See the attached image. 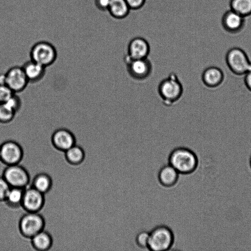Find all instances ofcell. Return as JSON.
Listing matches in <instances>:
<instances>
[{
    "instance_id": "6da1fadb",
    "label": "cell",
    "mask_w": 251,
    "mask_h": 251,
    "mask_svg": "<svg viewBox=\"0 0 251 251\" xmlns=\"http://www.w3.org/2000/svg\"><path fill=\"white\" fill-rule=\"evenodd\" d=\"M157 92L162 103L167 107H171L181 100L184 88L177 75L172 72L159 82Z\"/></svg>"
},
{
    "instance_id": "ac0fdd59",
    "label": "cell",
    "mask_w": 251,
    "mask_h": 251,
    "mask_svg": "<svg viewBox=\"0 0 251 251\" xmlns=\"http://www.w3.org/2000/svg\"><path fill=\"white\" fill-rule=\"evenodd\" d=\"M130 10L126 0H111L107 11L113 18L121 19L128 15Z\"/></svg>"
},
{
    "instance_id": "8fae6325",
    "label": "cell",
    "mask_w": 251,
    "mask_h": 251,
    "mask_svg": "<svg viewBox=\"0 0 251 251\" xmlns=\"http://www.w3.org/2000/svg\"><path fill=\"white\" fill-rule=\"evenodd\" d=\"M151 52L149 42L144 38L136 37L128 44L126 53L124 57L130 59H140L148 58Z\"/></svg>"
},
{
    "instance_id": "277c9868",
    "label": "cell",
    "mask_w": 251,
    "mask_h": 251,
    "mask_svg": "<svg viewBox=\"0 0 251 251\" xmlns=\"http://www.w3.org/2000/svg\"><path fill=\"white\" fill-rule=\"evenodd\" d=\"M226 62L229 70L238 76L244 75L251 69V61L246 51L240 48L230 49L226 53Z\"/></svg>"
},
{
    "instance_id": "d6986e66",
    "label": "cell",
    "mask_w": 251,
    "mask_h": 251,
    "mask_svg": "<svg viewBox=\"0 0 251 251\" xmlns=\"http://www.w3.org/2000/svg\"><path fill=\"white\" fill-rule=\"evenodd\" d=\"M31 241L36 251H48L51 244L50 235L43 230L33 236Z\"/></svg>"
},
{
    "instance_id": "8992f818",
    "label": "cell",
    "mask_w": 251,
    "mask_h": 251,
    "mask_svg": "<svg viewBox=\"0 0 251 251\" xmlns=\"http://www.w3.org/2000/svg\"><path fill=\"white\" fill-rule=\"evenodd\" d=\"M29 56L30 59L47 68L55 63L57 52L52 44L43 41L33 45L30 49Z\"/></svg>"
},
{
    "instance_id": "ffe728a7",
    "label": "cell",
    "mask_w": 251,
    "mask_h": 251,
    "mask_svg": "<svg viewBox=\"0 0 251 251\" xmlns=\"http://www.w3.org/2000/svg\"><path fill=\"white\" fill-rule=\"evenodd\" d=\"M229 6L245 18L251 15V0H230Z\"/></svg>"
},
{
    "instance_id": "484cf974",
    "label": "cell",
    "mask_w": 251,
    "mask_h": 251,
    "mask_svg": "<svg viewBox=\"0 0 251 251\" xmlns=\"http://www.w3.org/2000/svg\"><path fill=\"white\" fill-rule=\"evenodd\" d=\"M18 94L14 93L8 100L4 102L17 113L21 108L22 102Z\"/></svg>"
},
{
    "instance_id": "d4e9b609",
    "label": "cell",
    "mask_w": 251,
    "mask_h": 251,
    "mask_svg": "<svg viewBox=\"0 0 251 251\" xmlns=\"http://www.w3.org/2000/svg\"><path fill=\"white\" fill-rule=\"evenodd\" d=\"M149 231L142 230L135 236V243L137 250H148Z\"/></svg>"
},
{
    "instance_id": "d6a6232c",
    "label": "cell",
    "mask_w": 251,
    "mask_h": 251,
    "mask_svg": "<svg viewBox=\"0 0 251 251\" xmlns=\"http://www.w3.org/2000/svg\"><path fill=\"white\" fill-rule=\"evenodd\" d=\"M249 165H250V168L251 169V157L249 160Z\"/></svg>"
},
{
    "instance_id": "4dcf8cb0",
    "label": "cell",
    "mask_w": 251,
    "mask_h": 251,
    "mask_svg": "<svg viewBox=\"0 0 251 251\" xmlns=\"http://www.w3.org/2000/svg\"><path fill=\"white\" fill-rule=\"evenodd\" d=\"M244 82L247 89L251 92V69L244 75Z\"/></svg>"
},
{
    "instance_id": "52a82bcc",
    "label": "cell",
    "mask_w": 251,
    "mask_h": 251,
    "mask_svg": "<svg viewBox=\"0 0 251 251\" xmlns=\"http://www.w3.org/2000/svg\"><path fill=\"white\" fill-rule=\"evenodd\" d=\"M5 73L6 85L14 93L18 94L22 92L29 84L22 66H12Z\"/></svg>"
},
{
    "instance_id": "5b68a950",
    "label": "cell",
    "mask_w": 251,
    "mask_h": 251,
    "mask_svg": "<svg viewBox=\"0 0 251 251\" xmlns=\"http://www.w3.org/2000/svg\"><path fill=\"white\" fill-rule=\"evenodd\" d=\"M124 62L128 76L133 80L144 82L151 76L153 66L149 58L130 59L124 57Z\"/></svg>"
},
{
    "instance_id": "30bf717a",
    "label": "cell",
    "mask_w": 251,
    "mask_h": 251,
    "mask_svg": "<svg viewBox=\"0 0 251 251\" xmlns=\"http://www.w3.org/2000/svg\"><path fill=\"white\" fill-rule=\"evenodd\" d=\"M3 177L11 187L25 189L29 181L26 171L17 164L8 165L4 171Z\"/></svg>"
},
{
    "instance_id": "3957f363",
    "label": "cell",
    "mask_w": 251,
    "mask_h": 251,
    "mask_svg": "<svg viewBox=\"0 0 251 251\" xmlns=\"http://www.w3.org/2000/svg\"><path fill=\"white\" fill-rule=\"evenodd\" d=\"M175 241L172 230L168 226L160 225L149 231V251L171 250Z\"/></svg>"
},
{
    "instance_id": "f1b7e54d",
    "label": "cell",
    "mask_w": 251,
    "mask_h": 251,
    "mask_svg": "<svg viewBox=\"0 0 251 251\" xmlns=\"http://www.w3.org/2000/svg\"><path fill=\"white\" fill-rule=\"evenodd\" d=\"M130 9L137 10L141 8L146 0H126Z\"/></svg>"
},
{
    "instance_id": "2e32d148",
    "label": "cell",
    "mask_w": 251,
    "mask_h": 251,
    "mask_svg": "<svg viewBox=\"0 0 251 251\" xmlns=\"http://www.w3.org/2000/svg\"><path fill=\"white\" fill-rule=\"evenodd\" d=\"M179 174L169 164L163 166L158 171L157 178L163 192L173 187L177 182Z\"/></svg>"
},
{
    "instance_id": "7c38bea8",
    "label": "cell",
    "mask_w": 251,
    "mask_h": 251,
    "mask_svg": "<svg viewBox=\"0 0 251 251\" xmlns=\"http://www.w3.org/2000/svg\"><path fill=\"white\" fill-rule=\"evenodd\" d=\"M51 144L55 148L66 151L76 144V137L70 129L59 128L55 129L50 137Z\"/></svg>"
},
{
    "instance_id": "e0dca14e",
    "label": "cell",
    "mask_w": 251,
    "mask_h": 251,
    "mask_svg": "<svg viewBox=\"0 0 251 251\" xmlns=\"http://www.w3.org/2000/svg\"><path fill=\"white\" fill-rule=\"evenodd\" d=\"M22 67L29 83H37L45 76L47 68L30 59L25 62Z\"/></svg>"
},
{
    "instance_id": "f546056e",
    "label": "cell",
    "mask_w": 251,
    "mask_h": 251,
    "mask_svg": "<svg viewBox=\"0 0 251 251\" xmlns=\"http://www.w3.org/2000/svg\"><path fill=\"white\" fill-rule=\"evenodd\" d=\"M111 0H94V3L99 10L107 11Z\"/></svg>"
},
{
    "instance_id": "9a60e30c",
    "label": "cell",
    "mask_w": 251,
    "mask_h": 251,
    "mask_svg": "<svg viewBox=\"0 0 251 251\" xmlns=\"http://www.w3.org/2000/svg\"><path fill=\"white\" fill-rule=\"evenodd\" d=\"M225 74L220 68L209 66L202 73L201 79L203 84L209 88H215L220 86L224 81Z\"/></svg>"
},
{
    "instance_id": "ba28073f",
    "label": "cell",
    "mask_w": 251,
    "mask_h": 251,
    "mask_svg": "<svg viewBox=\"0 0 251 251\" xmlns=\"http://www.w3.org/2000/svg\"><path fill=\"white\" fill-rule=\"evenodd\" d=\"M22 156V148L17 141L7 139L0 145V159L7 165L18 164Z\"/></svg>"
},
{
    "instance_id": "cb8c5ba5",
    "label": "cell",
    "mask_w": 251,
    "mask_h": 251,
    "mask_svg": "<svg viewBox=\"0 0 251 251\" xmlns=\"http://www.w3.org/2000/svg\"><path fill=\"white\" fill-rule=\"evenodd\" d=\"M16 114L17 113L6 103H0V123H10L14 119Z\"/></svg>"
},
{
    "instance_id": "4316f807",
    "label": "cell",
    "mask_w": 251,
    "mask_h": 251,
    "mask_svg": "<svg viewBox=\"0 0 251 251\" xmlns=\"http://www.w3.org/2000/svg\"><path fill=\"white\" fill-rule=\"evenodd\" d=\"M14 93L7 85H0V103L7 101Z\"/></svg>"
},
{
    "instance_id": "44dd1931",
    "label": "cell",
    "mask_w": 251,
    "mask_h": 251,
    "mask_svg": "<svg viewBox=\"0 0 251 251\" xmlns=\"http://www.w3.org/2000/svg\"><path fill=\"white\" fill-rule=\"evenodd\" d=\"M25 189L21 187H11L4 200L10 204L15 206L22 205Z\"/></svg>"
},
{
    "instance_id": "5bb4252c",
    "label": "cell",
    "mask_w": 251,
    "mask_h": 251,
    "mask_svg": "<svg viewBox=\"0 0 251 251\" xmlns=\"http://www.w3.org/2000/svg\"><path fill=\"white\" fill-rule=\"evenodd\" d=\"M44 202L43 194L33 187L25 189L22 204L28 212H37Z\"/></svg>"
},
{
    "instance_id": "1f68e13d",
    "label": "cell",
    "mask_w": 251,
    "mask_h": 251,
    "mask_svg": "<svg viewBox=\"0 0 251 251\" xmlns=\"http://www.w3.org/2000/svg\"><path fill=\"white\" fill-rule=\"evenodd\" d=\"M6 84L5 73H0V85Z\"/></svg>"
},
{
    "instance_id": "9c48e42d",
    "label": "cell",
    "mask_w": 251,
    "mask_h": 251,
    "mask_svg": "<svg viewBox=\"0 0 251 251\" xmlns=\"http://www.w3.org/2000/svg\"><path fill=\"white\" fill-rule=\"evenodd\" d=\"M20 226L23 234L31 238L43 230L44 222L42 217L37 212H28L22 217Z\"/></svg>"
},
{
    "instance_id": "603a6c76",
    "label": "cell",
    "mask_w": 251,
    "mask_h": 251,
    "mask_svg": "<svg viewBox=\"0 0 251 251\" xmlns=\"http://www.w3.org/2000/svg\"><path fill=\"white\" fill-rule=\"evenodd\" d=\"M67 159L72 163L77 164L83 159L84 152L82 149L77 145H74L65 151Z\"/></svg>"
},
{
    "instance_id": "7a4b0ae2",
    "label": "cell",
    "mask_w": 251,
    "mask_h": 251,
    "mask_svg": "<svg viewBox=\"0 0 251 251\" xmlns=\"http://www.w3.org/2000/svg\"><path fill=\"white\" fill-rule=\"evenodd\" d=\"M168 164L175 168L180 175L193 173L197 169L198 159L195 152L185 146L174 148L168 157Z\"/></svg>"
},
{
    "instance_id": "4fadbf2b",
    "label": "cell",
    "mask_w": 251,
    "mask_h": 251,
    "mask_svg": "<svg viewBox=\"0 0 251 251\" xmlns=\"http://www.w3.org/2000/svg\"><path fill=\"white\" fill-rule=\"evenodd\" d=\"M245 17L229 9L224 12L221 19L223 28L230 33H236L243 28Z\"/></svg>"
},
{
    "instance_id": "7402d4cb",
    "label": "cell",
    "mask_w": 251,
    "mask_h": 251,
    "mask_svg": "<svg viewBox=\"0 0 251 251\" xmlns=\"http://www.w3.org/2000/svg\"><path fill=\"white\" fill-rule=\"evenodd\" d=\"M51 186V180L49 176L45 174L37 175L33 180L32 187L43 194L47 192Z\"/></svg>"
},
{
    "instance_id": "83f0119b",
    "label": "cell",
    "mask_w": 251,
    "mask_h": 251,
    "mask_svg": "<svg viewBox=\"0 0 251 251\" xmlns=\"http://www.w3.org/2000/svg\"><path fill=\"white\" fill-rule=\"evenodd\" d=\"M11 186L3 176H0V200H4Z\"/></svg>"
}]
</instances>
